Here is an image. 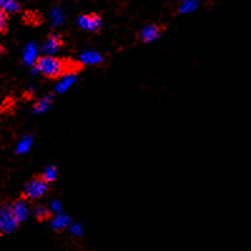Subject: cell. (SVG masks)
I'll return each instance as SVG.
<instances>
[{
	"label": "cell",
	"instance_id": "1",
	"mask_svg": "<svg viewBox=\"0 0 251 251\" xmlns=\"http://www.w3.org/2000/svg\"><path fill=\"white\" fill-rule=\"evenodd\" d=\"M35 73H40L47 78H60L69 72V67L64 60L53 55H43L34 66Z\"/></svg>",
	"mask_w": 251,
	"mask_h": 251
},
{
	"label": "cell",
	"instance_id": "2",
	"mask_svg": "<svg viewBox=\"0 0 251 251\" xmlns=\"http://www.w3.org/2000/svg\"><path fill=\"white\" fill-rule=\"evenodd\" d=\"M19 221L13 211V205L0 206V234H12L19 226Z\"/></svg>",
	"mask_w": 251,
	"mask_h": 251
},
{
	"label": "cell",
	"instance_id": "3",
	"mask_svg": "<svg viewBox=\"0 0 251 251\" xmlns=\"http://www.w3.org/2000/svg\"><path fill=\"white\" fill-rule=\"evenodd\" d=\"M49 183L43 177H37L29 181L24 188V199L26 200H38L48 192Z\"/></svg>",
	"mask_w": 251,
	"mask_h": 251
},
{
	"label": "cell",
	"instance_id": "4",
	"mask_svg": "<svg viewBox=\"0 0 251 251\" xmlns=\"http://www.w3.org/2000/svg\"><path fill=\"white\" fill-rule=\"evenodd\" d=\"M78 24L83 30L94 33V31L100 30L102 26V19L96 14H84L79 17Z\"/></svg>",
	"mask_w": 251,
	"mask_h": 251
},
{
	"label": "cell",
	"instance_id": "5",
	"mask_svg": "<svg viewBox=\"0 0 251 251\" xmlns=\"http://www.w3.org/2000/svg\"><path fill=\"white\" fill-rule=\"evenodd\" d=\"M77 79H78V77H77V73H75V71L67 72L66 75H63L62 77L58 79L57 84H55V87H54L55 93L62 94V93H66V92H68L72 87L75 86V83L77 82Z\"/></svg>",
	"mask_w": 251,
	"mask_h": 251
},
{
	"label": "cell",
	"instance_id": "6",
	"mask_svg": "<svg viewBox=\"0 0 251 251\" xmlns=\"http://www.w3.org/2000/svg\"><path fill=\"white\" fill-rule=\"evenodd\" d=\"M63 42L62 38L59 37V34H50L48 39L44 42V44L42 46L40 50L44 55H54L59 51L60 47H62Z\"/></svg>",
	"mask_w": 251,
	"mask_h": 251
},
{
	"label": "cell",
	"instance_id": "7",
	"mask_svg": "<svg viewBox=\"0 0 251 251\" xmlns=\"http://www.w3.org/2000/svg\"><path fill=\"white\" fill-rule=\"evenodd\" d=\"M13 211H14L15 217L18 219L19 223H23L30 216V205H29V200L26 199H20V200L15 201L13 205Z\"/></svg>",
	"mask_w": 251,
	"mask_h": 251
},
{
	"label": "cell",
	"instance_id": "8",
	"mask_svg": "<svg viewBox=\"0 0 251 251\" xmlns=\"http://www.w3.org/2000/svg\"><path fill=\"white\" fill-rule=\"evenodd\" d=\"M39 58V48H38L37 43L31 42V43L26 44L23 50L24 63L28 64V66H35Z\"/></svg>",
	"mask_w": 251,
	"mask_h": 251
},
{
	"label": "cell",
	"instance_id": "9",
	"mask_svg": "<svg viewBox=\"0 0 251 251\" xmlns=\"http://www.w3.org/2000/svg\"><path fill=\"white\" fill-rule=\"evenodd\" d=\"M102 60V54L96 50H86L79 55V62L83 66H98Z\"/></svg>",
	"mask_w": 251,
	"mask_h": 251
},
{
	"label": "cell",
	"instance_id": "10",
	"mask_svg": "<svg viewBox=\"0 0 251 251\" xmlns=\"http://www.w3.org/2000/svg\"><path fill=\"white\" fill-rule=\"evenodd\" d=\"M161 37V29L158 28L154 24H151V25H147L141 30L140 38L142 39V42L145 43H151V42H154L156 39Z\"/></svg>",
	"mask_w": 251,
	"mask_h": 251
},
{
	"label": "cell",
	"instance_id": "11",
	"mask_svg": "<svg viewBox=\"0 0 251 251\" xmlns=\"http://www.w3.org/2000/svg\"><path fill=\"white\" fill-rule=\"evenodd\" d=\"M71 223L72 221L71 219H69V216H67V215L64 214H58L51 217L49 226H50V228L55 230V231H62V230L68 228Z\"/></svg>",
	"mask_w": 251,
	"mask_h": 251
},
{
	"label": "cell",
	"instance_id": "12",
	"mask_svg": "<svg viewBox=\"0 0 251 251\" xmlns=\"http://www.w3.org/2000/svg\"><path fill=\"white\" fill-rule=\"evenodd\" d=\"M51 106H53V96H46V97L40 98V100L35 103L33 111L37 114L46 113V112H48L49 109L51 108Z\"/></svg>",
	"mask_w": 251,
	"mask_h": 251
},
{
	"label": "cell",
	"instance_id": "13",
	"mask_svg": "<svg viewBox=\"0 0 251 251\" xmlns=\"http://www.w3.org/2000/svg\"><path fill=\"white\" fill-rule=\"evenodd\" d=\"M49 19L53 26H59L64 23V13L59 6H54L49 13Z\"/></svg>",
	"mask_w": 251,
	"mask_h": 251
},
{
	"label": "cell",
	"instance_id": "14",
	"mask_svg": "<svg viewBox=\"0 0 251 251\" xmlns=\"http://www.w3.org/2000/svg\"><path fill=\"white\" fill-rule=\"evenodd\" d=\"M33 142H34V140H33V136H30V134H26V136H24V137L22 138L19 142H18L17 153L24 154V153H26V152H29V150H30L31 146H33Z\"/></svg>",
	"mask_w": 251,
	"mask_h": 251
},
{
	"label": "cell",
	"instance_id": "15",
	"mask_svg": "<svg viewBox=\"0 0 251 251\" xmlns=\"http://www.w3.org/2000/svg\"><path fill=\"white\" fill-rule=\"evenodd\" d=\"M0 8L5 13H15L19 10V4L15 0H0Z\"/></svg>",
	"mask_w": 251,
	"mask_h": 251
},
{
	"label": "cell",
	"instance_id": "16",
	"mask_svg": "<svg viewBox=\"0 0 251 251\" xmlns=\"http://www.w3.org/2000/svg\"><path fill=\"white\" fill-rule=\"evenodd\" d=\"M197 5H199L197 0H182V4L180 5V13L182 14L192 13L197 9Z\"/></svg>",
	"mask_w": 251,
	"mask_h": 251
},
{
	"label": "cell",
	"instance_id": "17",
	"mask_svg": "<svg viewBox=\"0 0 251 251\" xmlns=\"http://www.w3.org/2000/svg\"><path fill=\"white\" fill-rule=\"evenodd\" d=\"M42 177H43L44 180H46L48 183L55 181V180H57V177H58L57 167H55V166H49V167H47V169L44 170L43 176H42Z\"/></svg>",
	"mask_w": 251,
	"mask_h": 251
},
{
	"label": "cell",
	"instance_id": "18",
	"mask_svg": "<svg viewBox=\"0 0 251 251\" xmlns=\"http://www.w3.org/2000/svg\"><path fill=\"white\" fill-rule=\"evenodd\" d=\"M50 215H51L50 210H49V207H46V206L39 205L34 208V216L37 217L38 220H40V221H42V220L49 219Z\"/></svg>",
	"mask_w": 251,
	"mask_h": 251
},
{
	"label": "cell",
	"instance_id": "19",
	"mask_svg": "<svg viewBox=\"0 0 251 251\" xmlns=\"http://www.w3.org/2000/svg\"><path fill=\"white\" fill-rule=\"evenodd\" d=\"M68 231L72 236L80 237L83 232H84V230H83V226L79 223H71V225L68 226Z\"/></svg>",
	"mask_w": 251,
	"mask_h": 251
},
{
	"label": "cell",
	"instance_id": "20",
	"mask_svg": "<svg viewBox=\"0 0 251 251\" xmlns=\"http://www.w3.org/2000/svg\"><path fill=\"white\" fill-rule=\"evenodd\" d=\"M49 210L53 215H58V214H62V210H63V205L60 201L58 200H53L50 201L49 203Z\"/></svg>",
	"mask_w": 251,
	"mask_h": 251
},
{
	"label": "cell",
	"instance_id": "21",
	"mask_svg": "<svg viewBox=\"0 0 251 251\" xmlns=\"http://www.w3.org/2000/svg\"><path fill=\"white\" fill-rule=\"evenodd\" d=\"M6 24H8V18H6V13L3 9L0 8V33H3L6 29Z\"/></svg>",
	"mask_w": 251,
	"mask_h": 251
}]
</instances>
